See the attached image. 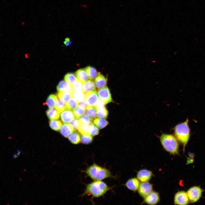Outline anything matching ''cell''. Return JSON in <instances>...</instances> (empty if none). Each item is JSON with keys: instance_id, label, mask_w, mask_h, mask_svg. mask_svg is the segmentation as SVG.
Wrapping results in <instances>:
<instances>
[{"instance_id": "6da1fadb", "label": "cell", "mask_w": 205, "mask_h": 205, "mask_svg": "<svg viewBox=\"0 0 205 205\" xmlns=\"http://www.w3.org/2000/svg\"><path fill=\"white\" fill-rule=\"evenodd\" d=\"M102 181H94L87 184L82 196L91 195L93 198H97L103 196L112 189Z\"/></svg>"}, {"instance_id": "7a4b0ae2", "label": "cell", "mask_w": 205, "mask_h": 205, "mask_svg": "<svg viewBox=\"0 0 205 205\" xmlns=\"http://www.w3.org/2000/svg\"><path fill=\"white\" fill-rule=\"evenodd\" d=\"M83 171L94 181H102L108 178L114 177L109 169L95 163H93Z\"/></svg>"}, {"instance_id": "3957f363", "label": "cell", "mask_w": 205, "mask_h": 205, "mask_svg": "<svg viewBox=\"0 0 205 205\" xmlns=\"http://www.w3.org/2000/svg\"><path fill=\"white\" fill-rule=\"evenodd\" d=\"M188 120L176 125L174 128V134L178 141L183 145L184 149L188 142L190 136Z\"/></svg>"}, {"instance_id": "277c9868", "label": "cell", "mask_w": 205, "mask_h": 205, "mask_svg": "<svg viewBox=\"0 0 205 205\" xmlns=\"http://www.w3.org/2000/svg\"><path fill=\"white\" fill-rule=\"evenodd\" d=\"M159 138L163 147L166 151L173 154L178 153L179 144L174 135L162 133Z\"/></svg>"}, {"instance_id": "5b68a950", "label": "cell", "mask_w": 205, "mask_h": 205, "mask_svg": "<svg viewBox=\"0 0 205 205\" xmlns=\"http://www.w3.org/2000/svg\"><path fill=\"white\" fill-rule=\"evenodd\" d=\"M202 191L198 186H193L190 188L186 193L189 200L192 203L197 202L201 197Z\"/></svg>"}, {"instance_id": "8992f818", "label": "cell", "mask_w": 205, "mask_h": 205, "mask_svg": "<svg viewBox=\"0 0 205 205\" xmlns=\"http://www.w3.org/2000/svg\"><path fill=\"white\" fill-rule=\"evenodd\" d=\"M100 101L106 104L112 101L109 89L106 87L99 89L97 92Z\"/></svg>"}, {"instance_id": "52a82bcc", "label": "cell", "mask_w": 205, "mask_h": 205, "mask_svg": "<svg viewBox=\"0 0 205 205\" xmlns=\"http://www.w3.org/2000/svg\"><path fill=\"white\" fill-rule=\"evenodd\" d=\"M84 100L88 105L95 106L99 101L97 93L95 90L85 93Z\"/></svg>"}, {"instance_id": "ba28073f", "label": "cell", "mask_w": 205, "mask_h": 205, "mask_svg": "<svg viewBox=\"0 0 205 205\" xmlns=\"http://www.w3.org/2000/svg\"><path fill=\"white\" fill-rule=\"evenodd\" d=\"M189 202V199L187 193L184 191H180L177 193L174 198V203L175 204L187 205Z\"/></svg>"}, {"instance_id": "9c48e42d", "label": "cell", "mask_w": 205, "mask_h": 205, "mask_svg": "<svg viewBox=\"0 0 205 205\" xmlns=\"http://www.w3.org/2000/svg\"><path fill=\"white\" fill-rule=\"evenodd\" d=\"M152 191V185L147 182L141 183L138 189L139 194L144 198L148 195Z\"/></svg>"}, {"instance_id": "30bf717a", "label": "cell", "mask_w": 205, "mask_h": 205, "mask_svg": "<svg viewBox=\"0 0 205 205\" xmlns=\"http://www.w3.org/2000/svg\"><path fill=\"white\" fill-rule=\"evenodd\" d=\"M61 119L64 123H69L74 119V115L72 111L66 109L61 113Z\"/></svg>"}, {"instance_id": "8fae6325", "label": "cell", "mask_w": 205, "mask_h": 205, "mask_svg": "<svg viewBox=\"0 0 205 205\" xmlns=\"http://www.w3.org/2000/svg\"><path fill=\"white\" fill-rule=\"evenodd\" d=\"M144 198V202L150 205L156 204L159 200L158 193L154 191L151 192Z\"/></svg>"}, {"instance_id": "7c38bea8", "label": "cell", "mask_w": 205, "mask_h": 205, "mask_svg": "<svg viewBox=\"0 0 205 205\" xmlns=\"http://www.w3.org/2000/svg\"><path fill=\"white\" fill-rule=\"evenodd\" d=\"M152 176V172L146 169L141 170L138 172L137 174L138 179L142 182L148 181Z\"/></svg>"}, {"instance_id": "4fadbf2b", "label": "cell", "mask_w": 205, "mask_h": 205, "mask_svg": "<svg viewBox=\"0 0 205 205\" xmlns=\"http://www.w3.org/2000/svg\"><path fill=\"white\" fill-rule=\"evenodd\" d=\"M124 185L130 190L135 191L138 189L140 183L138 179L134 178L128 180Z\"/></svg>"}, {"instance_id": "5bb4252c", "label": "cell", "mask_w": 205, "mask_h": 205, "mask_svg": "<svg viewBox=\"0 0 205 205\" xmlns=\"http://www.w3.org/2000/svg\"><path fill=\"white\" fill-rule=\"evenodd\" d=\"M57 90L58 93L65 92L72 93L73 91L72 86L64 80L59 82L57 85Z\"/></svg>"}, {"instance_id": "9a60e30c", "label": "cell", "mask_w": 205, "mask_h": 205, "mask_svg": "<svg viewBox=\"0 0 205 205\" xmlns=\"http://www.w3.org/2000/svg\"><path fill=\"white\" fill-rule=\"evenodd\" d=\"M107 80V79L103 75L99 73L95 80L96 87L99 89L106 87Z\"/></svg>"}, {"instance_id": "2e32d148", "label": "cell", "mask_w": 205, "mask_h": 205, "mask_svg": "<svg viewBox=\"0 0 205 205\" xmlns=\"http://www.w3.org/2000/svg\"><path fill=\"white\" fill-rule=\"evenodd\" d=\"M74 130L71 124H65L62 125L60 129V132L63 136L67 138Z\"/></svg>"}, {"instance_id": "e0dca14e", "label": "cell", "mask_w": 205, "mask_h": 205, "mask_svg": "<svg viewBox=\"0 0 205 205\" xmlns=\"http://www.w3.org/2000/svg\"><path fill=\"white\" fill-rule=\"evenodd\" d=\"M94 82L92 80H88L83 83V92L86 93L95 91V86Z\"/></svg>"}, {"instance_id": "ac0fdd59", "label": "cell", "mask_w": 205, "mask_h": 205, "mask_svg": "<svg viewBox=\"0 0 205 205\" xmlns=\"http://www.w3.org/2000/svg\"><path fill=\"white\" fill-rule=\"evenodd\" d=\"M77 79L83 83L88 80L89 77L85 69H81L75 73Z\"/></svg>"}, {"instance_id": "d6986e66", "label": "cell", "mask_w": 205, "mask_h": 205, "mask_svg": "<svg viewBox=\"0 0 205 205\" xmlns=\"http://www.w3.org/2000/svg\"><path fill=\"white\" fill-rule=\"evenodd\" d=\"M58 98L57 96L54 94L50 95L47 98L45 104L46 105L50 108H53L55 107Z\"/></svg>"}, {"instance_id": "ffe728a7", "label": "cell", "mask_w": 205, "mask_h": 205, "mask_svg": "<svg viewBox=\"0 0 205 205\" xmlns=\"http://www.w3.org/2000/svg\"><path fill=\"white\" fill-rule=\"evenodd\" d=\"M46 113L50 120H57L60 118V112L56 109L50 108L46 111Z\"/></svg>"}, {"instance_id": "44dd1931", "label": "cell", "mask_w": 205, "mask_h": 205, "mask_svg": "<svg viewBox=\"0 0 205 205\" xmlns=\"http://www.w3.org/2000/svg\"><path fill=\"white\" fill-rule=\"evenodd\" d=\"M97 107L95 106H89L85 108L86 114L92 119L97 116Z\"/></svg>"}, {"instance_id": "7402d4cb", "label": "cell", "mask_w": 205, "mask_h": 205, "mask_svg": "<svg viewBox=\"0 0 205 205\" xmlns=\"http://www.w3.org/2000/svg\"><path fill=\"white\" fill-rule=\"evenodd\" d=\"M89 78L91 80L95 79L98 75L97 70L94 67L88 66L85 68Z\"/></svg>"}, {"instance_id": "603a6c76", "label": "cell", "mask_w": 205, "mask_h": 205, "mask_svg": "<svg viewBox=\"0 0 205 205\" xmlns=\"http://www.w3.org/2000/svg\"><path fill=\"white\" fill-rule=\"evenodd\" d=\"M64 79L65 81L71 86L77 80L76 75L72 73H68L66 74L64 77Z\"/></svg>"}, {"instance_id": "cb8c5ba5", "label": "cell", "mask_w": 205, "mask_h": 205, "mask_svg": "<svg viewBox=\"0 0 205 205\" xmlns=\"http://www.w3.org/2000/svg\"><path fill=\"white\" fill-rule=\"evenodd\" d=\"M69 141L72 144H77L79 143L81 138L79 134L75 132L71 133L68 137Z\"/></svg>"}, {"instance_id": "d4e9b609", "label": "cell", "mask_w": 205, "mask_h": 205, "mask_svg": "<svg viewBox=\"0 0 205 205\" xmlns=\"http://www.w3.org/2000/svg\"><path fill=\"white\" fill-rule=\"evenodd\" d=\"M58 96L63 102L66 103L72 97V93L69 92L59 93L58 94Z\"/></svg>"}, {"instance_id": "484cf974", "label": "cell", "mask_w": 205, "mask_h": 205, "mask_svg": "<svg viewBox=\"0 0 205 205\" xmlns=\"http://www.w3.org/2000/svg\"><path fill=\"white\" fill-rule=\"evenodd\" d=\"M85 112V108L79 105H78L73 110V112L75 117L77 119L79 118L82 116L84 114Z\"/></svg>"}, {"instance_id": "4316f807", "label": "cell", "mask_w": 205, "mask_h": 205, "mask_svg": "<svg viewBox=\"0 0 205 205\" xmlns=\"http://www.w3.org/2000/svg\"><path fill=\"white\" fill-rule=\"evenodd\" d=\"M94 123L99 128H103L105 127L108 124V121L105 119L96 118L94 120Z\"/></svg>"}, {"instance_id": "83f0119b", "label": "cell", "mask_w": 205, "mask_h": 205, "mask_svg": "<svg viewBox=\"0 0 205 205\" xmlns=\"http://www.w3.org/2000/svg\"><path fill=\"white\" fill-rule=\"evenodd\" d=\"M78 105V102L74 98L71 97L66 103V109L73 110Z\"/></svg>"}, {"instance_id": "f1b7e54d", "label": "cell", "mask_w": 205, "mask_h": 205, "mask_svg": "<svg viewBox=\"0 0 205 205\" xmlns=\"http://www.w3.org/2000/svg\"><path fill=\"white\" fill-rule=\"evenodd\" d=\"M97 116L100 118H106L108 114V111L104 106L97 108Z\"/></svg>"}, {"instance_id": "f546056e", "label": "cell", "mask_w": 205, "mask_h": 205, "mask_svg": "<svg viewBox=\"0 0 205 205\" xmlns=\"http://www.w3.org/2000/svg\"><path fill=\"white\" fill-rule=\"evenodd\" d=\"M49 124L50 127L55 131H58L62 125L61 122L59 120H52L50 121Z\"/></svg>"}, {"instance_id": "4dcf8cb0", "label": "cell", "mask_w": 205, "mask_h": 205, "mask_svg": "<svg viewBox=\"0 0 205 205\" xmlns=\"http://www.w3.org/2000/svg\"><path fill=\"white\" fill-rule=\"evenodd\" d=\"M85 94L83 91H73L72 93V97L79 102L84 100Z\"/></svg>"}, {"instance_id": "1f68e13d", "label": "cell", "mask_w": 205, "mask_h": 205, "mask_svg": "<svg viewBox=\"0 0 205 205\" xmlns=\"http://www.w3.org/2000/svg\"><path fill=\"white\" fill-rule=\"evenodd\" d=\"M93 140L92 136L89 134H81L80 141L83 144H89L92 142Z\"/></svg>"}, {"instance_id": "d6a6232c", "label": "cell", "mask_w": 205, "mask_h": 205, "mask_svg": "<svg viewBox=\"0 0 205 205\" xmlns=\"http://www.w3.org/2000/svg\"><path fill=\"white\" fill-rule=\"evenodd\" d=\"M79 118L80 122L81 124L89 125L92 124V119L87 115L83 114Z\"/></svg>"}, {"instance_id": "836d02e7", "label": "cell", "mask_w": 205, "mask_h": 205, "mask_svg": "<svg viewBox=\"0 0 205 205\" xmlns=\"http://www.w3.org/2000/svg\"><path fill=\"white\" fill-rule=\"evenodd\" d=\"M55 108L60 113L62 112L66 109V104L64 102L58 98V99Z\"/></svg>"}, {"instance_id": "e575fe53", "label": "cell", "mask_w": 205, "mask_h": 205, "mask_svg": "<svg viewBox=\"0 0 205 205\" xmlns=\"http://www.w3.org/2000/svg\"><path fill=\"white\" fill-rule=\"evenodd\" d=\"M99 129L94 124H92L89 125L88 133L92 136H94L97 135L99 133Z\"/></svg>"}, {"instance_id": "d590c367", "label": "cell", "mask_w": 205, "mask_h": 205, "mask_svg": "<svg viewBox=\"0 0 205 205\" xmlns=\"http://www.w3.org/2000/svg\"><path fill=\"white\" fill-rule=\"evenodd\" d=\"M83 83L77 79L76 82L72 86L73 91H83Z\"/></svg>"}, {"instance_id": "8d00e7d4", "label": "cell", "mask_w": 205, "mask_h": 205, "mask_svg": "<svg viewBox=\"0 0 205 205\" xmlns=\"http://www.w3.org/2000/svg\"><path fill=\"white\" fill-rule=\"evenodd\" d=\"M89 126V125L80 123L77 130L81 134H89L88 133Z\"/></svg>"}, {"instance_id": "74e56055", "label": "cell", "mask_w": 205, "mask_h": 205, "mask_svg": "<svg viewBox=\"0 0 205 205\" xmlns=\"http://www.w3.org/2000/svg\"><path fill=\"white\" fill-rule=\"evenodd\" d=\"M80 123L79 119L75 118L71 122V124L74 130H77Z\"/></svg>"}, {"instance_id": "f35d334b", "label": "cell", "mask_w": 205, "mask_h": 205, "mask_svg": "<svg viewBox=\"0 0 205 205\" xmlns=\"http://www.w3.org/2000/svg\"><path fill=\"white\" fill-rule=\"evenodd\" d=\"M64 44L66 46H69L71 45L72 42L69 38H66L64 41Z\"/></svg>"}, {"instance_id": "ab89813d", "label": "cell", "mask_w": 205, "mask_h": 205, "mask_svg": "<svg viewBox=\"0 0 205 205\" xmlns=\"http://www.w3.org/2000/svg\"><path fill=\"white\" fill-rule=\"evenodd\" d=\"M78 105L81 106L85 108L88 106V105L85 100L78 102Z\"/></svg>"}, {"instance_id": "60d3db41", "label": "cell", "mask_w": 205, "mask_h": 205, "mask_svg": "<svg viewBox=\"0 0 205 205\" xmlns=\"http://www.w3.org/2000/svg\"><path fill=\"white\" fill-rule=\"evenodd\" d=\"M20 151H18V152L17 153H15L13 156V158L14 159H16L18 156V155H19L20 153Z\"/></svg>"}]
</instances>
